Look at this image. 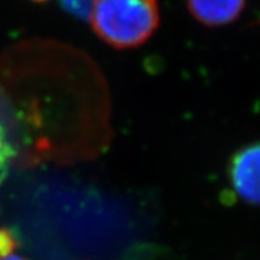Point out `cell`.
<instances>
[{
	"instance_id": "6da1fadb",
	"label": "cell",
	"mask_w": 260,
	"mask_h": 260,
	"mask_svg": "<svg viewBox=\"0 0 260 260\" xmlns=\"http://www.w3.org/2000/svg\"><path fill=\"white\" fill-rule=\"evenodd\" d=\"M93 31L116 49L137 48L159 24L158 0H94L89 12Z\"/></svg>"
},
{
	"instance_id": "7a4b0ae2",
	"label": "cell",
	"mask_w": 260,
	"mask_h": 260,
	"mask_svg": "<svg viewBox=\"0 0 260 260\" xmlns=\"http://www.w3.org/2000/svg\"><path fill=\"white\" fill-rule=\"evenodd\" d=\"M229 178L242 201L260 206V142L246 145L234 153L229 164Z\"/></svg>"
},
{
	"instance_id": "3957f363",
	"label": "cell",
	"mask_w": 260,
	"mask_h": 260,
	"mask_svg": "<svg viewBox=\"0 0 260 260\" xmlns=\"http://www.w3.org/2000/svg\"><path fill=\"white\" fill-rule=\"evenodd\" d=\"M195 20L207 27H223L235 21L247 0H186Z\"/></svg>"
},
{
	"instance_id": "277c9868",
	"label": "cell",
	"mask_w": 260,
	"mask_h": 260,
	"mask_svg": "<svg viewBox=\"0 0 260 260\" xmlns=\"http://www.w3.org/2000/svg\"><path fill=\"white\" fill-rule=\"evenodd\" d=\"M16 154V144L11 138L7 130L0 126V183L6 178L10 165L14 162Z\"/></svg>"
},
{
	"instance_id": "5b68a950",
	"label": "cell",
	"mask_w": 260,
	"mask_h": 260,
	"mask_svg": "<svg viewBox=\"0 0 260 260\" xmlns=\"http://www.w3.org/2000/svg\"><path fill=\"white\" fill-rule=\"evenodd\" d=\"M32 2L44 4L49 2V0H32ZM57 2L71 15H75V16L81 17V19H88L94 0H57Z\"/></svg>"
},
{
	"instance_id": "8992f818",
	"label": "cell",
	"mask_w": 260,
	"mask_h": 260,
	"mask_svg": "<svg viewBox=\"0 0 260 260\" xmlns=\"http://www.w3.org/2000/svg\"><path fill=\"white\" fill-rule=\"evenodd\" d=\"M17 248V240L15 235L7 229H0V259L14 255Z\"/></svg>"
},
{
	"instance_id": "52a82bcc",
	"label": "cell",
	"mask_w": 260,
	"mask_h": 260,
	"mask_svg": "<svg viewBox=\"0 0 260 260\" xmlns=\"http://www.w3.org/2000/svg\"><path fill=\"white\" fill-rule=\"evenodd\" d=\"M0 260H27V259H24V257H21V256H16V255H11V256H7V257H2Z\"/></svg>"
}]
</instances>
